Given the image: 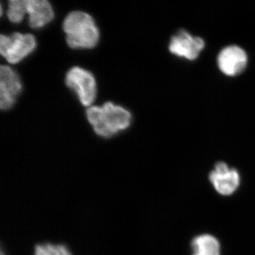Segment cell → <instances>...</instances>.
<instances>
[{
  "instance_id": "6",
  "label": "cell",
  "mask_w": 255,
  "mask_h": 255,
  "mask_svg": "<svg viewBox=\"0 0 255 255\" xmlns=\"http://www.w3.org/2000/svg\"><path fill=\"white\" fill-rule=\"evenodd\" d=\"M204 46L205 43L201 37L193 36L186 30L180 29L171 38L169 49L177 56L193 60L198 58Z\"/></svg>"
},
{
  "instance_id": "8",
  "label": "cell",
  "mask_w": 255,
  "mask_h": 255,
  "mask_svg": "<svg viewBox=\"0 0 255 255\" xmlns=\"http://www.w3.org/2000/svg\"><path fill=\"white\" fill-rule=\"evenodd\" d=\"M217 61L219 68L223 73L235 76L246 69L248 55L241 47L231 45L221 50Z\"/></svg>"
},
{
  "instance_id": "2",
  "label": "cell",
  "mask_w": 255,
  "mask_h": 255,
  "mask_svg": "<svg viewBox=\"0 0 255 255\" xmlns=\"http://www.w3.org/2000/svg\"><path fill=\"white\" fill-rule=\"evenodd\" d=\"M63 31L68 46L73 49H91L100 40V31L95 20L83 11H73L65 18Z\"/></svg>"
},
{
  "instance_id": "3",
  "label": "cell",
  "mask_w": 255,
  "mask_h": 255,
  "mask_svg": "<svg viewBox=\"0 0 255 255\" xmlns=\"http://www.w3.org/2000/svg\"><path fill=\"white\" fill-rule=\"evenodd\" d=\"M36 47V38L29 33H15L9 36L1 35L0 38V53L9 63H19Z\"/></svg>"
},
{
  "instance_id": "10",
  "label": "cell",
  "mask_w": 255,
  "mask_h": 255,
  "mask_svg": "<svg viewBox=\"0 0 255 255\" xmlns=\"http://www.w3.org/2000/svg\"><path fill=\"white\" fill-rule=\"evenodd\" d=\"M191 255H221L219 241L209 234L201 235L191 242Z\"/></svg>"
},
{
  "instance_id": "1",
  "label": "cell",
  "mask_w": 255,
  "mask_h": 255,
  "mask_svg": "<svg viewBox=\"0 0 255 255\" xmlns=\"http://www.w3.org/2000/svg\"><path fill=\"white\" fill-rule=\"evenodd\" d=\"M87 117L97 135L110 137L126 130L130 125L131 114L120 106L107 102L102 107L87 110Z\"/></svg>"
},
{
  "instance_id": "13",
  "label": "cell",
  "mask_w": 255,
  "mask_h": 255,
  "mask_svg": "<svg viewBox=\"0 0 255 255\" xmlns=\"http://www.w3.org/2000/svg\"><path fill=\"white\" fill-rule=\"evenodd\" d=\"M1 255H6V254H5V253H4V252H3L2 251H1Z\"/></svg>"
},
{
  "instance_id": "12",
  "label": "cell",
  "mask_w": 255,
  "mask_h": 255,
  "mask_svg": "<svg viewBox=\"0 0 255 255\" xmlns=\"http://www.w3.org/2000/svg\"><path fill=\"white\" fill-rule=\"evenodd\" d=\"M34 255H73L68 247L61 244L44 243L36 246Z\"/></svg>"
},
{
  "instance_id": "4",
  "label": "cell",
  "mask_w": 255,
  "mask_h": 255,
  "mask_svg": "<svg viewBox=\"0 0 255 255\" xmlns=\"http://www.w3.org/2000/svg\"><path fill=\"white\" fill-rule=\"evenodd\" d=\"M65 83L78 95L82 105L89 107L93 103L97 95V83L95 77L90 72L74 67L66 74Z\"/></svg>"
},
{
  "instance_id": "11",
  "label": "cell",
  "mask_w": 255,
  "mask_h": 255,
  "mask_svg": "<svg viewBox=\"0 0 255 255\" xmlns=\"http://www.w3.org/2000/svg\"><path fill=\"white\" fill-rule=\"evenodd\" d=\"M26 13H27L26 0H10L7 17L11 22H21Z\"/></svg>"
},
{
  "instance_id": "7",
  "label": "cell",
  "mask_w": 255,
  "mask_h": 255,
  "mask_svg": "<svg viewBox=\"0 0 255 255\" xmlns=\"http://www.w3.org/2000/svg\"><path fill=\"white\" fill-rule=\"evenodd\" d=\"M209 179L215 189L223 196L233 194L239 187L240 174L236 169L230 168L227 164L219 162L209 174Z\"/></svg>"
},
{
  "instance_id": "5",
  "label": "cell",
  "mask_w": 255,
  "mask_h": 255,
  "mask_svg": "<svg viewBox=\"0 0 255 255\" xmlns=\"http://www.w3.org/2000/svg\"><path fill=\"white\" fill-rule=\"evenodd\" d=\"M22 90V84L15 70L6 65L0 68V107L7 110L12 107Z\"/></svg>"
},
{
  "instance_id": "9",
  "label": "cell",
  "mask_w": 255,
  "mask_h": 255,
  "mask_svg": "<svg viewBox=\"0 0 255 255\" xmlns=\"http://www.w3.org/2000/svg\"><path fill=\"white\" fill-rule=\"evenodd\" d=\"M29 25L33 28L44 27L54 18V11L46 0H26Z\"/></svg>"
}]
</instances>
